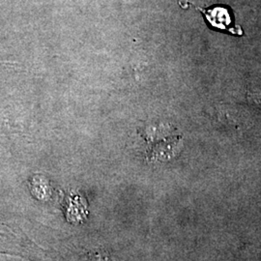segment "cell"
<instances>
[{"label": "cell", "instance_id": "cell-1", "mask_svg": "<svg viewBox=\"0 0 261 261\" xmlns=\"http://www.w3.org/2000/svg\"><path fill=\"white\" fill-rule=\"evenodd\" d=\"M141 137L146 141L148 157L154 161H164L174 157L182 144L181 135L174 127L168 124L150 127Z\"/></svg>", "mask_w": 261, "mask_h": 261}, {"label": "cell", "instance_id": "cell-2", "mask_svg": "<svg viewBox=\"0 0 261 261\" xmlns=\"http://www.w3.org/2000/svg\"><path fill=\"white\" fill-rule=\"evenodd\" d=\"M249 99L252 101L255 106L259 107L261 109V93H254L249 95Z\"/></svg>", "mask_w": 261, "mask_h": 261}]
</instances>
